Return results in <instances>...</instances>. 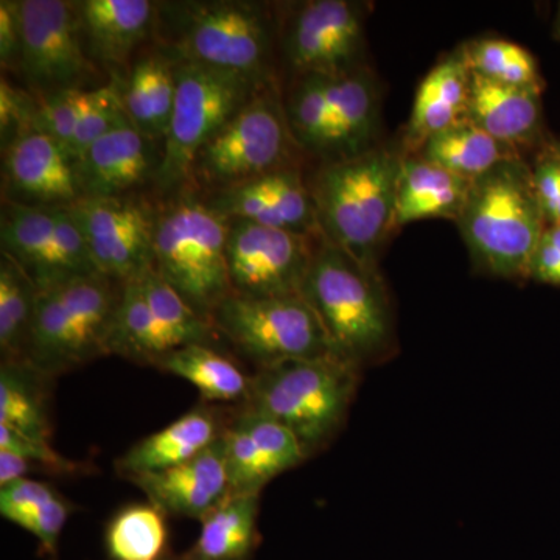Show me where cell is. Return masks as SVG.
<instances>
[{
    "instance_id": "6da1fadb",
    "label": "cell",
    "mask_w": 560,
    "mask_h": 560,
    "mask_svg": "<svg viewBox=\"0 0 560 560\" xmlns=\"http://www.w3.org/2000/svg\"><path fill=\"white\" fill-rule=\"evenodd\" d=\"M280 21L270 3L254 0L160 2L154 40L178 61L276 83Z\"/></svg>"
},
{
    "instance_id": "7a4b0ae2",
    "label": "cell",
    "mask_w": 560,
    "mask_h": 560,
    "mask_svg": "<svg viewBox=\"0 0 560 560\" xmlns=\"http://www.w3.org/2000/svg\"><path fill=\"white\" fill-rule=\"evenodd\" d=\"M400 162L401 151L377 145L349 160L319 162L307 179L319 234L374 270L396 230Z\"/></svg>"
},
{
    "instance_id": "3957f363",
    "label": "cell",
    "mask_w": 560,
    "mask_h": 560,
    "mask_svg": "<svg viewBox=\"0 0 560 560\" xmlns=\"http://www.w3.org/2000/svg\"><path fill=\"white\" fill-rule=\"evenodd\" d=\"M455 223L478 271L528 280L530 259L548 226L529 162L525 158L504 161L471 180Z\"/></svg>"
},
{
    "instance_id": "277c9868",
    "label": "cell",
    "mask_w": 560,
    "mask_h": 560,
    "mask_svg": "<svg viewBox=\"0 0 560 560\" xmlns=\"http://www.w3.org/2000/svg\"><path fill=\"white\" fill-rule=\"evenodd\" d=\"M301 296L318 316L338 359L361 370L393 348V312L381 272L323 235Z\"/></svg>"
},
{
    "instance_id": "5b68a950",
    "label": "cell",
    "mask_w": 560,
    "mask_h": 560,
    "mask_svg": "<svg viewBox=\"0 0 560 560\" xmlns=\"http://www.w3.org/2000/svg\"><path fill=\"white\" fill-rule=\"evenodd\" d=\"M359 381V368L338 357L285 361L250 375L245 404L278 420L312 458L345 427Z\"/></svg>"
},
{
    "instance_id": "8992f818",
    "label": "cell",
    "mask_w": 560,
    "mask_h": 560,
    "mask_svg": "<svg viewBox=\"0 0 560 560\" xmlns=\"http://www.w3.org/2000/svg\"><path fill=\"white\" fill-rule=\"evenodd\" d=\"M226 242L228 220L195 190L186 187L154 208V271L208 320L231 296Z\"/></svg>"
},
{
    "instance_id": "52a82bcc",
    "label": "cell",
    "mask_w": 560,
    "mask_h": 560,
    "mask_svg": "<svg viewBox=\"0 0 560 560\" xmlns=\"http://www.w3.org/2000/svg\"><path fill=\"white\" fill-rule=\"evenodd\" d=\"M124 283L92 275L39 291L24 359L58 378L109 357V338Z\"/></svg>"
},
{
    "instance_id": "ba28073f",
    "label": "cell",
    "mask_w": 560,
    "mask_h": 560,
    "mask_svg": "<svg viewBox=\"0 0 560 560\" xmlns=\"http://www.w3.org/2000/svg\"><path fill=\"white\" fill-rule=\"evenodd\" d=\"M302 153L291 135L278 83L261 88L198 151L187 189H224L282 168L298 167Z\"/></svg>"
},
{
    "instance_id": "9c48e42d",
    "label": "cell",
    "mask_w": 560,
    "mask_h": 560,
    "mask_svg": "<svg viewBox=\"0 0 560 560\" xmlns=\"http://www.w3.org/2000/svg\"><path fill=\"white\" fill-rule=\"evenodd\" d=\"M268 84L241 73L178 61L171 128L153 186L161 200L186 189L191 162L201 147Z\"/></svg>"
},
{
    "instance_id": "30bf717a",
    "label": "cell",
    "mask_w": 560,
    "mask_h": 560,
    "mask_svg": "<svg viewBox=\"0 0 560 560\" xmlns=\"http://www.w3.org/2000/svg\"><path fill=\"white\" fill-rule=\"evenodd\" d=\"M213 329L257 370L294 360L337 357L308 302L298 296H228L210 316Z\"/></svg>"
},
{
    "instance_id": "8fae6325",
    "label": "cell",
    "mask_w": 560,
    "mask_h": 560,
    "mask_svg": "<svg viewBox=\"0 0 560 560\" xmlns=\"http://www.w3.org/2000/svg\"><path fill=\"white\" fill-rule=\"evenodd\" d=\"M22 31L20 77L25 90L47 97L69 90L105 86V73L81 39L72 0H18Z\"/></svg>"
},
{
    "instance_id": "7c38bea8",
    "label": "cell",
    "mask_w": 560,
    "mask_h": 560,
    "mask_svg": "<svg viewBox=\"0 0 560 560\" xmlns=\"http://www.w3.org/2000/svg\"><path fill=\"white\" fill-rule=\"evenodd\" d=\"M363 3L308 0L280 25L279 50L291 75L338 77L364 68Z\"/></svg>"
},
{
    "instance_id": "4fadbf2b",
    "label": "cell",
    "mask_w": 560,
    "mask_h": 560,
    "mask_svg": "<svg viewBox=\"0 0 560 560\" xmlns=\"http://www.w3.org/2000/svg\"><path fill=\"white\" fill-rule=\"evenodd\" d=\"M0 253L16 261L39 291L98 275L68 208H25L2 201Z\"/></svg>"
},
{
    "instance_id": "5bb4252c",
    "label": "cell",
    "mask_w": 560,
    "mask_h": 560,
    "mask_svg": "<svg viewBox=\"0 0 560 560\" xmlns=\"http://www.w3.org/2000/svg\"><path fill=\"white\" fill-rule=\"evenodd\" d=\"M319 237L320 234L300 235L250 221L228 220L231 294L250 300L298 296Z\"/></svg>"
},
{
    "instance_id": "9a60e30c",
    "label": "cell",
    "mask_w": 560,
    "mask_h": 560,
    "mask_svg": "<svg viewBox=\"0 0 560 560\" xmlns=\"http://www.w3.org/2000/svg\"><path fill=\"white\" fill-rule=\"evenodd\" d=\"M68 209L98 272L125 283L153 268L154 208L150 202L135 195L80 198Z\"/></svg>"
},
{
    "instance_id": "2e32d148",
    "label": "cell",
    "mask_w": 560,
    "mask_h": 560,
    "mask_svg": "<svg viewBox=\"0 0 560 560\" xmlns=\"http://www.w3.org/2000/svg\"><path fill=\"white\" fill-rule=\"evenodd\" d=\"M224 445L231 495H260L275 478L308 459L285 427L246 404L232 408Z\"/></svg>"
},
{
    "instance_id": "e0dca14e",
    "label": "cell",
    "mask_w": 560,
    "mask_h": 560,
    "mask_svg": "<svg viewBox=\"0 0 560 560\" xmlns=\"http://www.w3.org/2000/svg\"><path fill=\"white\" fill-rule=\"evenodd\" d=\"M198 195L224 220L250 221L300 235L319 234L315 205L300 165Z\"/></svg>"
},
{
    "instance_id": "ac0fdd59",
    "label": "cell",
    "mask_w": 560,
    "mask_h": 560,
    "mask_svg": "<svg viewBox=\"0 0 560 560\" xmlns=\"http://www.w3.org/2000/svg\"><path fill=\"white\" fill-rule=\"evenodd\" d=\"M80 198L75 162L46 132H25L2 150V201L69 208Z\"/></svg>"
},
{
    "instance_id": "d6986e66",
    "label": "cell",
    "mask_w": 560,
    "mask_h": 560,
    "mask_svg": "<svg viewBox=\"0 0 560 560\" xmlns=\"http://www.w3.org/2000/svg\"><path fill=\"white\" fill-rule=\"evenodd\" d=\"M164 160V143L147 138L130 120L108 135L75 161L81 198L132 197L154 186Z\"/></svg>"
},
{
    "instance_id": "ffe728a7",
    "label": "cell",
    "mask_w": 560,
    "mask_h": 560,
    "mask_svg": "<svg viewBox=\"0 0 560 560\" xmlns=\"http://www.w3.org/2000/svg\"><path fill=\"white\" fill-rule=\"evenodd\" d=\"M88 57L108 79H119L156 36L160 2L73 0Z\"/></svg>"
},
{
    "instance_id": "44dd1931",
    "label": "cell",
    "mask_w": 560,
    "mask_h": 560,
    "mask_svg": "<svg viewBox=\"0 0 560 560\" xmlns=\"http://www.w3.org/2000/svg\"><path fill=\"white\" fill-rule=\"evenodd\" d=\"M127 481L142 490L147 501L160 508L167 517L201 522L231 495L224 434L197 458Z\"/></svg>"
},
{
    "instance_id": "7402d4cb",
    "label": "cell",
    "mask_w": 560,
    "mask_h": 560,
    "mask_svg": "<svg viewBox=\"0 0 560 560\" xmlns=\"http://www.w3.org/2000/svg\"><path fill=\"white\" fill-rule=\"evenodd\" d=\"M327 131L319 162L349 160L374 149L381 94L370 68L326 77Z\"/></svg>"
},
{
    "instance_id": "603a6c76",
    "label": "cell",
    "mask_w": 560,
    "mask_h": 560,
    "mask_svg": "<svg viewBox=\"0 0 560 560\" xmlns=\"http://www.w3.org/2000/svg\"><path fill=\"white\" fill-rule=\"evenodd\" d=\"M232 410V408H231ZM231 410L202 401L156 433L131 445L114 463L124 480L156 474L197 458L223 438Z\"/></svg>"
},
{
    "instance_id": "cb8c5ba5",
    "label": "cell",
    "mask_w": 560,
    "mask_h": 560,
    "mask_svg": "<svg viewBox=\"0 0 560 560\" xmlns=\"http://www.w3.org/2000/svg\"><path fill=\"white\" fill-rule=\"evenodd\" d=\"M467 119L522 156L523 151H539L548 142L541 91L504 86L470 72Z\"/></svg>"
},
{
    "instance_id": "d4e9b609",
    "label": "cell",
    "mask_w": 560,
    "mask_h": 560,
    "mask_svg": "<svg viewBox=\"0 0 560 560\" xmlns=\"http://www.w3.org/2000/svg\"><path fill=\"white\" fill-rule=\"evenodd\" d=\"M178 60L156 40L136 55L119 79H110L119 90L128 119L147 138L164 143L171 128L176 98Z\"/></svg>"
},
{
    "instance_id": "484cf974",
    "label": "cell",
    "mask_w": 560,
    "mask_h": 560,
    "mask_svg": "<svg viewBox=\"0 0 560 560\" xmlns=\"http://www.w3.org/2000/svg\"><path fill=\"white\" fill-rule=\"evenodd\" d=\"M470 70L460 47L445 55L420 81L401 154H418L433 136L467 120Z\"/></svg>"
},
{
    "instance_id": "4316f807",
    "label": "cell",
    "mask_w": 560,
    "mask_h": 560,
    "mask_svg": "<svg viewBox=\"0 0 560 560\" xmlns=\"http://www.w3.org/2000/svg\"><path fill=\"white\" fill-rule=\"evenodd\" d=\"M470 183L419 154H401L396 230L420 220H458Z\"/></svg>"
},
{
    "instance_id": "83f0119b",
    "label": "cell",
    "mask_w": 560,
    "mask_h": 560,
    "mask_svg": "<svg viewBox=\"0 0 560 560\" xmlns=\"http://www.w3.org/2000/svg\"><path fill=\"white\" fill-rule=\"evenodd\" d=\"M57 378L25 360L0 364V425L35 440L54 436L51 393Z\"/></svg>"
},
{
    "instance_id": "f1b7e54d",
    "label": "cell",
    "mask_w": 560,
    "mask_h": 560,
    "mask_svg": "<svg viewBox=\"0 0 560 560\" xmlns=\"http://www.w3.org/2000/svg\"><path fill=\"white\" fill-rule=\"evenodd\" d=\"M260 495H230L202 518L183 560H253L260 544Z\"/></svg>"
},
{
    "instance_id": "f546056e",
    "label": "cell",
    "mask_w": 560,
    "mask_h": 560,
    "mask_svg": "<svg viewBox=\"0 0 560 560\" xmlns=\"http://www.w3.org/2000/svg\"><path fill=\"white\" fill-rule=\"evenodd\" d=\"M75 504L46 481L24 478L0 488V515L38 540L43 555L55 558L62 530Z\"/></svg>"
},
{
    "instance_id": "4dcf8cb0",
    "label": "cell",
    "mask_w": 560,
    "mask_h": 560,
    "mask_svg": "<svg viewBox=\"0 0 560 560\" xmlns=\"http://www.w3.org/2000/svg\"><path fill=\"white\" fill-rule=\"evenodd\" d=\"M153 368L189 382L208 404L241 405L249 397L250 375L213 346H184L165 353Z\"/></svg>"
},
{
    "instance_id": "1f68e13d",
    "label": "cell",
    "mask_w": 560,
    "mask_h": 560,
    "mask_svg": "<svg viewBox=\"0 0 560 560\" xmlns=\"http://www.w3.org/2000/svg\"><path fill=\"white\" fill-rule=\"evenodd\" d=\"M178 348L171 331L151 312L136 280L125 282L110 330L109 357L153 368L161 357Z\"/></svg>"
},
{
    "instance_id": "d6a6232c",
    "label": "cell",
    "mask_w": 560,
    "mask_h": 560,
    "mask_svg": "<svg viewBox=\"0 0 560 560\" xmlns=\"http://www.w3.org/2000/svg\"><path fill=\"white\" fill-rule=\"evenodd\" d=\"M418 154L467 180L480 178L501 162L523 158L469 119L433 136Z\"/></svg>"
},
{
    "instance_id": "836d02e7",
    "label": "cell",
    "mask_w": 560,
    "mask_h": 560,
    "mask_svg": "<svg viewBox=\"0 0 560 560\" xmlns=\"http://www.w3.org/2000/svg\"><path fill=\"white\" fill-rule=\"evenodd\" d=\"M167 515L150 501L120 508L105 526L109 560H162L171 548Z\"/></svg>"
},
{
    "instance_id": "e575fe53",
    "label": "cell",
    "mask_w": 560,
    "mask_h": 560,
    "mask_svg": "<svg viewBox=\"0 0 560 560\" xmlns=\"http://www.w3.org/2000/svg\"><path fill=\"white\" fill-rule=\"evenodd\" d=\"M39 289L16 261L0 253V355L2 361L24 359L31 337Z\"/></svg>"
},
{
    "instance_id": "d590c367",
    "label": "cell",
    "mask_w": 560,
    "mask_h": 560,
    "mask_svg": "<svg viewBox=\"0 0 560 560\" xmlns=\"http://www.w3.org/2000/svg\"><path fill=\"white\" fill-rule=\"evenodd\" d=\"M470 72L504 86L544 92L536 58L525 47L506 39H477L460 46Z\"/></svg>"
},
{
    "instance_id": "8d00e7d4",
    "label": "cell",
    "mask_w": 560,
    "mask_h": 560,
    "mask_svg": "<svg viewBox=\"0 0 560 560\" xmlns=\"http://www.w3.org/2000/svg\"><path fill=\"white\" fill-rule=\"evenodd\" d=\"M283 108L294 142L302 154L319 160L327 131L326 77L302 75L291 79L282 94Z\"/></svg>"
},
{
    "instance_id": "74e56055",
    "label": "cell",
    "mask_w": 560,
    "mask_h": 560,
    "mask_svg": "<svg viewBox=\"0 0 560 560\" xmlns=\"http://www.w3.org/2000/svg\"><path fill=\"white\" fill-rule=\"evenodd\" d=\"M127 120L130 119L121 105L119 90L113 81L92 91L90 106H88L86 113L73 135L72 142H70L69 156L75 162L84 151L90 149L92 143L97 142L117 125Z\"/></svg>"
},
{
    "instance_id": "f35d334b",
    "label": "cell",
    "mask_w": 560,
    "mask_h": 560,
    "mask_svg": "<svg viewBox=\"0 0 560 560\" xmlns=\"http://www.w3.org/2000/svg\"><path fill=\"white\" fill-rule=\"evenodd\" d=\"M92 91L69 90L38 97L36 128L57 140L62 149L68 151L73 135L90 106Z\"/></svg>"
},
{
    "instance_id": "ab89813d",
    "label": "cell",
    "mask_w": 560,
    "mask_h": 560,
    "mask_svg": "<svg viewBox=\"0 0 560 560\" xmlns=\"http://www.w3.org/2000/svg\"><path fill=\"white\" fill-rule=\"evenodd\" d=\"M0 451H9L22 456L31 464L33 474L54 475V477H75L91 471L83 463L69 459L55 451L50 441L25 436L9 427L0 425Z\"/></svg>"
},
{
    "instance_id": "60d3db41",
    "label": "cell",
    "mask_w": 560,
    "mask_h": 560,
    "mask_svg": "<svg viewBox=\"0 0 560 560\" xmlns=\"http://www.w3.org/2000/svg\"><path fill=\"white\" fill-rule=\"evenodd\" d=\"M38 97L25 88L0 80V147L5 150L20 136L36 128Z\"/></svg>"
},
{
    "instance_id": "b9f144b4",
    "label": "cell",
    "mask_w": 560,
    "mask_h": 560,
    "mask_svg": "<svg viewBox=\"0 0 560 560\" xmlns=\"http://www.w3.org/2000/svg\"><path fill=\"white\" fill-rule=\"evenodd\" d=\"M534 190L548 224H560V143L548 140L530 164Z\"/></svg>"
},
{
    "instance_id": "7bdbcfd3",
    "label": "cell",
    "mask_w": 560,
    "mask_h": 560,
    "mask_svg": "<svg viewBox=\"0 0 560 560\" xmlns=\"http://www.w3.org/2000/svg\"><path fill=\"white\" fill-rule=\"evenodd\" d=\"M528 280L560 287V224H548L530 259Z\"/></svg>"
},
{
    "instance_id": "ee69618b",
    "label": "cell",
    "mask_w": 560,
    "mask_h": 560,
    "mask_svg": "<svg viewBox=\"0 0 560 560\" xmlns=\"http://www.w3.org/2000/svg\"><path fill=\"white\" fill-rule=\"evenodd\" d=\"M22 31L18 0H0V66L20 77Z\"/></svg>"
},
{
    "instance_id": "f6af8a7d",
    "label": "cell",
    "mask_w": 560,
    "mask_h": 560,
    "mask_svg": "<svg viewBox=\"0 0 560 560\" xmlns=\"http://www.w3.org/2000/svg\"><path fill=\"white\" fill-rule=\"evenodd\" d=\"M31 464L22 456L9 451H0V488L11 482L31 478Z\"/></svg>"
},
{
    "instance_id": "bcb514c9",
    "label": "cell",
    "mask_w": 560,
    "mask_h": 560,
    "mask_svg": "<svg viewBox=\"0 0 560 560\" xmlns=\"http://www.w3.org/2000/svg\"><path fill=\"white\" fill-rule=\"evenodd\" d=\"M552 36H555V39L560 40V3L558 14H556L555 25H552Z\"/></svg>"
},
{
    "instance_id": "7dc6e473",
    "label": "cell",
    "mask_w": 560,
    "mask_h": 560,
    "mask_svg": "<svg viewBox=\"0 0 560 560\" xmlns=\"http://www.w3.org/2000/svg\"><path fill=\"white\" fill-rule=\"evenodd\" d=\"M162 560H183V559H180V555H176V552L172 551V552H168V555L165 556V558Z\"/></svg>"
}]
</instances>
